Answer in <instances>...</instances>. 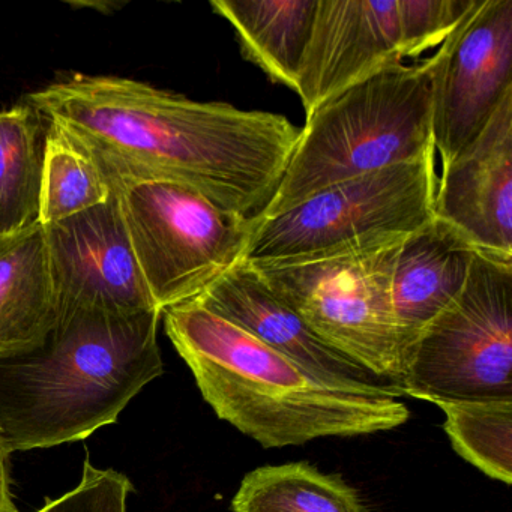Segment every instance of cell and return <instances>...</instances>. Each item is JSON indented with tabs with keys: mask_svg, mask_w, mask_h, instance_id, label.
<instances>
[{
	"mask_svg": "<svg viewBox=\"0 0 512 512\" xmlns=\"http://www.w3.org/2000/svg\"><path fill=\"white\" fill-rule=\"evenodd\" d=\"M401 242L301 265H248L323 343L403 394L391 299Z\"/></svg>",
	"mask_w": 512,
	"mask_h": 512,
	"instance_id": "8",
	"label": "cell"
},
{
	"mask_svg": "<svg viewBox=\"0 0 512 512\" xmlns=\"http://www.w3.org/2000/svg\"><path fill=\"white\" fill-rule=\"evenodd\" d=\"M44 230L58 317L79 311H160L140 271L113 193L103 205L47 224Z\"/></svg>",
	"mask_w": 512,
	"mask_h": 512,
	"instance_id": "10",
	"label": "cell"
},
{
	"mask_svg": "<svg viewBox=\"0 0 512 512\" xmlns=\"http://www.w3.org/2000/svg\"><path fill=\"white\" fill-rule=\"evenodd\" d=\"M109 182L91 149L64 125L49 121L41 178L40 224L58 223L103 205Z\"/></svg>",
	"mask_w": 512,
	"mask_h": 512,
	"instance_id": "19",
	"label": "cell"
},
{
	"mask_svg": "<svg viewBox=\"0 0 512 512\" xmlns=\"http://www.w3.org/2000/svg\"><path fill=\"white\" fill-rule=\"evenodd\" d=\"M319 0H212L235 31L242 56L271 82L296 92Z\"/></svg>",
	"mask_w": 512,
	"mask_h": 512,
	"instance_id": "16",
	"label": "cell"
},
{
	"mask_svg": "<svg viewBox=\"0 0 512 512\" xmlns=\"http://www.w3.org/2000/svg\"><path fill=\"white\" fill-rule=\"evenodd\" d=\"M232 508L235 512H367L355 488L308 463L257 467L242 479Z\"/></svg>",
	"mask_w": 512,
	"mask_h": 512,
	"instance_id": "18",
	"label": "cell"
},
{
	"mask_svg": "<svg viewBox=\"0 0 512 512\" xmlns=\"http://www.w3.org/2000/svg\"><path fill=\"white\" fill-rule=\"evenodd\" d=\"M91 151L118 200L140 271L161 313L199 298L244 260L254 220L217 208L181 182Z\"/></svg>",
	"mask_w": 512,
	"mask_h": 512,
	"instance_id": "5",
	"label": "cell"
},
{
	"mask_svg": "<svg viewBox=\"0 0 512 512\" xmlns=\"http://www.w3.org/2000/svg\"><path fill=\"white\" fill-rule=\"evenodd\" d=\"M58 322L46 230L0 238V358L41 346Z\"/></svg>",
	"mask_w": 512,
	"mask_h": 512,
	"instance_id": "15",
	"label": "cell"
},
{
	"mask_svg": "<svg viewBox=\"0 0 512 512\" xmlns=\"http://www.w3.org/2000/svg\"><path fill=\"white\" fill-rule=\"evenodd\" d=\"M134 491L125 473L98 469L86 458L77 487L58 499H47L34 512H127V499Z\"/></svg>",
	"mask_w": 512,
	"mask_h": 512,
	"instance_id": "22",
	"label": "cell"
},
{
	"mask_svg": "<svg viewBox=\"0 0 512 512\" xmlns=\"http://www.w3.org/2000/svg\"><path fill=\"white\" fill-rule=\"evenodd\" d=\"M403 59L398 0H319L296 86L305 116Z\"/></svg>",
	"mask_w": 512,
	"mask_h": 512,
	"instance_id": "11",
	"label": "cell"
},
{
	"mask_svg": "<svg viewBox=\"0 0 512 512\" xmlns=\"http://www.w3.org/2000/svg\"><path fill=\"white\" fill-rule=\"evenodd\" d=\"M434 217L476 251L512 260V92L437 178Z\"/></svg>",
	"mask_w": 512,
	"mask_h": 512,
	"instance_id": "12",
	"label": "cell"
},
{
	"mask_svg": "<svg viewBox=\"0 0 512 512\" xmlns=\"http://www.w3.org/2000/svg\"><path fill=\"white\" fill-rule=\"evenodd\" d=\"M197 301L331 385L349 391L404 397L323 343L286 302L271 292L247 262H239L221 275Z\"/></svg>",
	"mask_w": 512,
	"mask_h": 512,
	"instance_id": "13",
	"label": "cell"
},
{
	"mask_svg": "<svg viewBox=\"0 0 512 512\" xmlns=\"http://www.w3.org/2000/svg\"><path fill=\"white\" fill-rule=\"evenodd\" d=\"M478 0H398L404 58L439 47Z\"/></svg>",
	"mask_w": 512,
	"mask_h": 512,
	"instance_id": "21",
	"label": "cell"
},
{
	"mask_svg": "<svg viewBox=\"0 0 512 512\" xmlns=\"http://www.w3.org/2000/svg\"><path fill=\"white\" fill-rule=\"evenodd\" d=\"M434 148L332 185L271 218H254L242 262L301 265L398 244L434 218Z\"/></svg>",
	"mask_w": 512,
	"mask_h": 512,
	"instance_id": "6",
	"label": "cell"
},
{
	"mask_svg": "<svg viewBox=\"0 0 512 512\" xmlns=\"http://www.w3.org/2000/svg\"><path fill=\"white\" fill-rule=\"evenodd\" d=\"M161 311L58 317L41 346L0 358V431L8 451L80 442L164 373Z\"/></svg>",
	"mask_w": 512,
	"mask_h": 512,
	"instance_id": "3",
	"label": "cell"
},
{
	"mask_svg": "<svg viewBox=\"0 0 512 512\" xmlns=\"http://www.w3.org/2000/svg\"><path fill=\"white\" fill-rule=\"evenodd\" d=\"M428 61L431 139L443 167L512 92V0H478Z\"/></svg>",
	"mask_w": 512,
	"mask_h": 512,
	"instance_id": "9",
	"label": "cell"
},
{
	"mask_svg": "<svg viewBox=\"0 0 512 512\" xmlns=\"http://www.w3.org/2000/svg\"><path fill=\"white\" fill-rule=\"evenodd\" d=\"M0 512H19L11 491L10 451L0 431Z\"/></svg>",
	"mask_w": 512,
	"mask_h": 512,
	"instance_id": "23",
	"label": "cell"
},
{
	"mask_svg": "<svg viewBox=\"0 0 512 512\" xmlns=\"http://www.w3.org/2000/svg\"><path fill=\"white\" fill-rule=\"evenodd\" d=\"M512 260L476 253L460 295L404 350L400 388L419 400H512Z\"/></svg>",
	"mask_w": 512,
	"mask_h": 512,
	"instance_id": "7",
	"label": "cell"
},
{
	"mask_svg": "<svg viewBox=\"0 0 512 512\" xmlns=\"http://www.w3.org/2000/svg\"><path fill=\"white\" fill-rule=\"evenodd\" d=\"M452 448L484 475L512 481V400H436Z\"/></svg>",
	"mask_w": 512,
	"mask_h": 512,
	"instance_id": "20",
	"label": "cell"
},
{
	"mask_svg": "<svg viewBox=\"0 0 512 512\" xmlns=\"http://www.w3.org/2000/svg\"><path fill=\"white\" fill-rule=\"evenodd\" d=\"M26 103L94 151L188 185L248 220L271 202L301 134L278 113L200 103L124 77L71 74Z\"/></svg>",
	"mask_w": 512,
	"mask_h": 512,
	"instance_id": "1",
	"label": "cell"
},
{
	"mask_svg": "<svg viewBox=\"0 0 512 512\" xmlns=\"http://www.w3.org/2000/svg\"><path fill=\"white\" fill-rule=\"evenodd\" d=\"M47 128L28 103L0 112V238L40 224Z\"/></svg>",
	"mask_w": 512,
	"mask_h": 512,
	"instance_id": "17",
	"label": "cell"
},
{
	"mask_svg": "<svg viewBox=\"0 0 512 512\" xmlns=\"http://www.w3.org/2000/svg\"><path fill=\"white\" fill-rule=\"evenodd\" d=\"M161 317L206 403L263 448L379 433L409 419L394 395L331 385L197 299Z\"/></svg>",
	"mask_w": 512,
	"mask_h": 512,
	"instance_id": "2",
	"label": "cell"
},
{
	"mask_svg": "<svg viewBox=\"0 0 512 512\" xmlns=\"http://www.w3.org/2000/svg\"><path fill=\"white\" fill-rule=\"evenodd\" d=\"M476 253L457 229L436 217L401 242L391 281L401 358L419 332L460 295Z\"/></svg>",
	"mask_w": 512,
	"mask_h": 512,
	"instance_id": "14",
	"label": "cell"
},
{
	"mask_svg": "<svg viewBox=\"0 0 512 512\" xmlns=\"http://www.w3.org/2000/svg\"><path fill=\"white\" fill-rule=\"evenodd\" d=\"M434 148L430 61L391 65L305 116L286 173L265 211L271 218L314 194Z\"/></svg>",
	"mask_w": 512,
	"mask_h": 512,
	"instance_id": "4",
	"label": "cell"
}]
</instances>
